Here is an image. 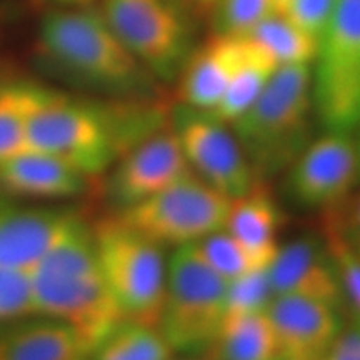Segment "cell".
<instances>
[{"label": "cell", "mask_w": 360, "mask_h": 360, "mask_svg": "<svg viewBox=\"0 0 360 360\" xmlns=\"http://www.w3.org/2000/svg\"><path fill=\"white\" fill-rule=\"evenodd\" d=\"M169 114L154 98L94 101L49 89L30 120L25 150L42 152L92 179L130 147L169 125Z\"/></svg>", "instance_id": "1"}, {"label": "cell", "mask_w": 360, "mask_h": 360, "mask_svg": "<svg viewBox=\"0 0 360 360\" xmlns=\"http://www.w3.org/2000/svg\"><path fill=\"white\" fill-rule=\"evenodd\" d=\"M37 56L56 77L109 98L148 101L159 85L120 42L101 11L87 6L57 7L44 15Z\"/></svg>", "instance_id": "2"}, {"label": "cell", "mask_w": 360, "mask_h": 360, "mask_svg": "<svg viewBox=\"0 0 360 360\" xmlns=\"http://www.w3.org/2000/svg\"><path fill=\"white\" fill-rule=\"evenodd\" d=\"M27 276L32 314L69 323L87 344L90 354L124 321L103 281L92 227L82 217Z\"/></svg>", "instance_id": "3"}, {"label": "cell", "mask_w": 360, "mask_h": 360, "mask_svg": "<svg viewBox=\"0 0 360 360\" xmlns=\"http://www.w3.org/2000/svg\"><path fill=\"white\" fill-rule=\"evenodd\" d=\"M315 122L312 65L297 64L278 67L257 101L229 125L255 179L267 184L309 146Z\"/></svg>", "instance_id": "4"}, {"label": "cell", "mask_w": 360, "mask_h": 360, "mask_svg": "<svg viewBox=\"0 0 360 360\" xmlns=\"http://www.w3.org/2000/svg\"><path fill=\"white\" fill-rule=\"evenodd\" d=\"M227 282L204 262L195 245L167 257L165 292L157 327L174 352H209L225 322Z\"/></svg>", "instance_id": "5"}, {"label": "cell", "mask_w": 360, "mask_h": 360, "mask_svg": "<svg viewBox=\"0 0 360 360\" xmlns=\"http://www.w3.org/2000/svg\"><path fill=\"white\" fill-rule=\"evenodd\" d=\"M92 236L103 281L122 317L157 326L167 277L164 249L117 215L98 220Z\"/></svg>", "instance_id": "6"}, {"label": "cell", "mask_w": 360, "mask_h": 360, "mask_svg": "<svg viewBox=\"0 0 360 360\" xmlns=\"http://www.w3.org/2000/svg\"><path fill=\"white\" fill-rule=\"evenodd\" d=\"M317 122L355 132L360 125V0H337L312 62Z\"/></svg>", "instance_id": "7"}, {"label": "cell", "mask_w": 360, "mask_h": 360, "mask_svg": "<svg viewBox=\"0 0 360 360\" xmlns=\"http://www.w3.org/2000/svg\"><path fill=\"white\" fill-rule=\"evenodd\" d=\"M229 205V197L191 174L114 215L162 249L174 250L224 229Z\"/></svg>", "instance_id": "8"}, {"label": "cell", "mask_w": 360, "mask_h": 360, "mask_svg": "<svg viewBox=\"0 0 360 360\" xmlns=\"http://www.w3.org/2000/svg\"><path fill=\"white\" fill-rule=\"evenodd\" d=\"M98 11L159 82H175L193 51L192 27L172 0H101Z\"/></svg>", "instance_id": "9"}, {"label": "cell", "mask_w": 360, "mask_h": 360, "mask_svg": "<svg viewBox=\"0 0 360 360\" xmlns=\"http://www.w3.org/2000/svg\"><path fill=\"white\" fill-rule=\"evenodd\" d=\"M169 125L177 137L192 174L229 199L259 182L231 125L210 110L175 103Z\"/></svg>", "instance_id": "10"}, {"label": "cell", "mask_w": 360, "mask_h": 360, "mask_svg": "<svg viewBox=\"0 0 360 360\" xmlns=\"http://www.w3.org/2000/svg\"><path fill=\"white\" fill-rule=\"evenodd\" d=\"M283 177V191L304 210L327 212L360 186L357 132L323 130L300 152Z\"/></svg>", "instance_id": "11"}, {"label": "cell", "mask_w": 360, "mask_h": 360, "mask_svg": "<svg viewBox=\"0 0 360 360\" xmlns=\"http://www.w3.org/2000/svg\"><path fill=\"white\" fill-rule=\"evenodd\" d=\"M191 174L177 137L165 125L130 147L109 169L105 200L114 212H120Z\"/></svg>", "instance_id": "12"}, {"label": "cell", "mask_w": 360, "mask_h": 360, "mask_svg": "<svg viewBox=\"0 0 360 360\" xmlns=\"http://www.w3.org/2000/svg\"><path fill=\"white\" fill-rule=\"evenodd\" d=\"M79 219L64 207L0 193V270L27 276Z\"/></svg>", "instance_id": "13"}, {"label": "cell", "mask_w": 360, "mask_h": 360, "mask_svg": "<svg viewBox=\"0 0 360 360\" xmlns=\"http://www.w3.org/2000/svg\"><path fill=\"white\" fill-rule=\"evenodd\" d=\"M267 315L278 360H323L345 322L332 305L297 295H274Z\"/></svg>", "instance_id": "14"}, {"label": "cell", "mask_w": 360, "mask_h": 360, "mask_svg": "<svg viewBox=\"0 0 360 360\" xmlns=\"http://www.w3.org/2000/svg\"><path fill=\"white\" fill-rule=\"evenodd\" d=\"M269 278L274 295L321 300L347 315L334 260L323 240L302 237L278 245Z\"/></svg>", "instance_id": "15"}, {"label": "cell", "mask_w": 360, "mask_h": 360, "mask_svg": "<svg viewBox=\"0 0 360 360\" xmlns=\"http://www.w3.org/2000/svg\"><path fill=\"white\" fill-rule=\"evenodd\" d=\"M244 56V39L212 34L193 47L177 77V102L214 110Z\"/></svg>", "instance_id": "16"}, {"label": "cell", "mask_w": 360, "mask_h": 360, "mask_svg": "<svg viewBox=\"0 0 360 360\" xmlns=\"http://www.w3.org/2000/svg\"><path fill=\"white\" fill-rule=\"evenodd\" d=\"M89 177L56 157L22 150L0 165V193L30 202H62L82 195Z\"/></svg>", "instance_id": "17"}, {"label": "cell", "mask_w": 360, "mask_h": 360, "mask_svg": "<svg viewBox=\"0 0 360 360\" xmlns=\"http://www.w3.org/2000/svg\"><path fill=\"white\" fill-rule=\"evenodd\" d=\"M90 350L69 323L40 314L0 321V360H89Z\"/></svg>", "instance_id": "18"}, {"label": "cell", "mask_w": 360, "mask_h": 360, "mask_svg": "<svg viewBox=\"0 0 360 360\" xmlns=\"http://www.w3.org/2000/svg\"><path fill=\"white\" fill-rule=\"evenodd\" d=\"M282 210L264 182L231 199L225 231L245 247L260 267H269L278 250Z\"/></svg>", "instance_id": "19"}, {"label": "cell", "mask_w": 360, "mask_h": 360, "mask_svg": "<svg viewBox=\"0 0 360 360\" xmlns=\"http://www.w3.org/2000/svg\"><path fill=\"white\" fill-rule=\"evenodd\" d=\"M209 360H278L272 323L265 312L225 319Z\"/></svg>", "instance_id": "20"}, {"label": "cell", "mask_w": 360, "mask_h": 360, "mask_svg": "<svg viewBox=\"0 0 360 360\" xmlns=\"http://www.w3.org/2000/svg\"><path fill=\"white\" fill-rule=\"evenodd\" d=\"M47 92L29 80L0 82V165L25 150L30 120Z\"/></svg>", "instance_id": "21"}, {"label": "cell", "mask_w": 360, "mask_h": 360, "mask_svg": "<svg viewBox=\"0 0 360 360\" xmlns=\"http://www.w3.org/2000/svg\"><path fill=\"white\" fill-rule=\"evenodd\" d=\"M242 39H244V56H242L240 64H238L231 84L225 89L217 107L210 110L215 117L227 124H232L257 101L276 70L281 67L259 45L245 37Z\"/></svg>", "instance_id": "22"}, {"label": "cell", "mask_w": 360, "mask_h": 360, "mask_svg": "<svg viewBox=\"0 0 360 360\" xmlns=\"http://www.w3.org/2000/svg\"><path fill=\"white\" fill-rule=\"evenodd\" d=\"M174 355L159 327L124 319L98 342L89 360H174Z\"/></svg>", "instance_id": "23"}, {"label": "cell", "mask_w": 360, "mask_h": 360, "mask_svg": "<svg viewBox=\"0 0 360 360\" xmlns=\"http://www.w3.org/2000/svg\"><path fill=\"white\" fill-rule=\"evenodd\" d=\"M245 39L259 45L278 65H312L317 53V40L282 12L270 13L245 35Z\"/></svg>", "instance_id": "24"}, {"label": "cell", "mask_w": 360, "mask_h": 360, "mask_svg": "<svg viewBox=\"0 0 360 360\" xmlns=\"http://www.w3.org/2000/svg\"><path fill=\"white\" fill-rule=\"evenodd\" d=\"M193 245L200 257L204 259V262L227 283L242 277L250 270L267 269L260 267L255 259L245 250V247L225 229L210 233Z\"/></svg>", "instance_id": "25"}, {"label": "cell", "mask_w": 360, "mask_h": 360, "mask_svg": "<svg viewBox=\"0 0 360 360\" xmlns=\"http://www.w3.org/2000/svg\"><path fill=\"white\" fill-rule=\"evenodd\" d=\"M212 34L245 37L270 13L276 12L274 0H214Z\"/></svg>", "instance_id": "26"}, {"label": "cell", "mask_w": 360, "mask_h": 360, "mask_svg": "<svg viewBox=\"0 0 360 360\" xmlns=\"http://www.w3.org/2000/svg\"><path fill=\"white\" fill-rule=\"evenodd\" d=\"M326 242L330 257L334 260L337 277L345 300L349 319L360 322V254L347 238L332 229L323 227Z\"/></svg>", "instance_id": "27"}, {"label": "cell", "mask_w": 360, "mask_h": 360, "mask_svg": "<svg viewBox=\"0 0 360 360\" xmlns=\"http://www.w3.org/2000/svg\"><path fill=\"white\" fill-rule=\"evenodd\" d=\"M274 292L267 269H255L227 283L225 319L265 312Z\"/></svg>", "instance_id": "28"}, {"label": "cell", "mask_w": 360, "mask_h": 360, "mask_svg": "<svg viewBox=\"0 0 360 360\" xmlns=\"http://www.w3.org/2000/svg\"><path fill=\"white\" fill-rule=\"evenodd\" d=\"M335 6L337 0H289L282 13L319 44Z\"/></svg>", "instance_id": "29"}, {"label": "cell", "mask_w": 360, "mask_h": 360, "mask_svg": "<svg viewBox=\"0 0 360 360\" xmlns=\"http://www.w3.org/2000/svg\"><path fill=\"white\" fill-rule=\"evenodd\" d=\"M32 314L29 276L0 270V321Z\"/></svg>", "instance_id": "30"}, {"label": "cell", "mask_w": 360, "mask_h": 360, "mask_svg": "<svg viewBox=\"0 0 360 360\" xmlns=\"http://www.w3.org/2000/svg\"><path fill=\"white\" fill-rule=\"evenodd\" d=\"M323 227L340 233L352 244L360 240V186L339 205L323 212Z\"/></svg>", "instance_id": "31"}, {"label": "cell", "mask_w": 360, "mask_h": 360, "mask_svg": "<svg viewBox=\"0 0 360 360\" xmlns=\"http://www.w3.org/2000/svg\"><path fill=\"white\" fill-rule=\"evenodd\" d=\"M323 360H360V322L350 321L342 326L334 344Z\"/></svg>", "instance_id": "32"}, {"label": "cell", "mask_w": 360, "mask_h": 360, "mask_svg": "<svg viewBox=\"0 0 360 360\" xmlns=\"http://www.w3.org/2000/svg\"><path fill=\"white\" fill-rule=\"evenodd\" d=\"M57 7H85L90 0H49Z\"/></svg>", "instance_id": "33"}, {"label": "cell", "mask_w": 360, "mask_h": 360, "mask_svg": "<svg viewBox=\"0 0 360 360\" xmlns=\"http://www.w3.org/2000/svg\"><path fill=\"white\" fill-rule=\"evenodd\" d=\"M287 2H289V0H274V7H276V12H282L283 8H285Z\"/></svg>", "instance_id": "34"}, {"label": "cell", "mask_w": 360, "mask_h": 360, "mask_svg": "<svg viewBox=\"0 0 360 360\" xmlns=\"http://www.w3.org/2000/svg\"><path fill=\"white\" fill-rule=\"evenodd\" d=\"M350 244H352V242H350ZM354 245H355V249H357V250H359V254H360V240H359V242H355Z\"/></svg>", "instance_id": "35"}, {"label": "cell", "mask_w": 360, "mask_h": 360, "mask_svg": "<svg viewBox=\"0 0 360 360\" xmlns=\"http://www.w3.org/2000/svg\"><path fill=\"white\" fill-rule=\"evenodd\" d=\"M200 2H207V4H212L214 0H200Z\"/></svg>", "instance_id": "36"}, {"label": "cell", "mask_w": 360, "mask_h": 360, "mask_svg": "<svg viewBox=\"0 0 360 360\" xmlns=\"http://www.w3.org/2000/svg\"><path fill=\"white\" fill-rule=\"evenodd\" d=\"M355 132H357V135H359V141H360V125H359V129L355 130Z\"/></svg>", "instance_id": "37"}]
</instances>
